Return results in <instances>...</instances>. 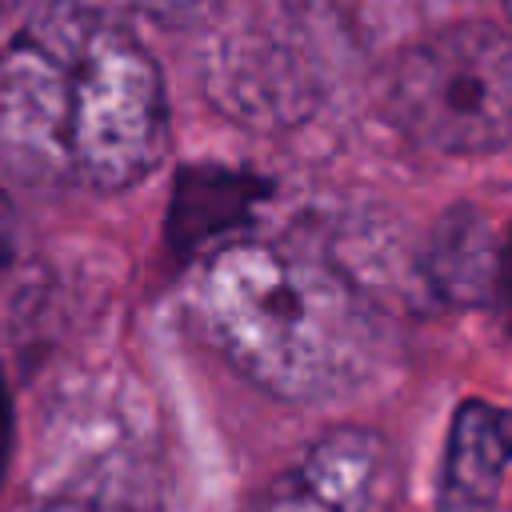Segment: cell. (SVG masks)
I'll list each match as a JSON object with an SVG mask.
<instances>
[{
    "label": "cell",
    "mask_w": 512,
    "mask_h": 512,
    "mask_svg": "<svg viewBox=\"0 0 512 512\" xmlns=\"http://www.w3.org/2000/svg\"><path fill=\"white\" fill-rule=\"evenodd\" d=\"M164 152V76L120 24L52 4L0 52V168L20 184L124 192Z\"/></svg>",
    "instance_id": "obj_1"
},
{
    "label": "cell",
    "mask_w": 512,
    "mask_h": 512,
    "mask_svg": "<svg viewBox=\"0 0 512 512\" xmlns=\"http://www.w3.org/2000/svg\"><path fill=\"white\" fill-rule=\"evenodd\" d=\"M140 12H148L152 20H164V24H188V20H200L208 16L220 0H132Z\"/></svg>",
    "instance_id": "obj_10"
},
{
    "label": "cell",
    "mask_w": 512,
    "mask_h": 512,
    "mask_svg": "<svg viewBox=\"0 0 512 512\" xmlns=\"http://www.w3.org/2000/svg\"><path fill=\"white\" fill-rule=\"evenodd\" d=\"M504 8H508V20H512V0H504Z\"/></svg>",
    "instance_id": "obj_12"
},
{
    "label": "cell",
    "mask_w": 512,
    "mask_h": 512,
    "mask_svg": "<svg viewBox=\"0 0 512 512\" xmlns=\"http://www.w3.org/2000/svg\"><path fill=\"white\" fill-rule=\"evenodd\" d=\"M156 472L160 432L132 376L84 372L56 388L36 432V496L148 512L156 504Z\"/></svg>",
    "instance_id": "obj_3"
},
{
    "label": "cell",
    "mask_w": 512,
    "mask_h": 512,
    "mask_svg": "<svg viewBox=\"0 0 512 512\" xmlns=\"http://www.w3.org/2000/svg\"><path fill=\"white\" fill-rule=\"evenodd\" d=\"M184 304L248 384L288 404L352 400L388 360L372 296L332 260L284 244L216 248L192 272Z\"/></svg>",
    "instance_id": "obj_2"
},
{
    "label": "cell",
    "mask_w": 512,
    "mask_h": 512,
    "mask_svg": "<svg viewBox=\"0 0 512 512\" xmlns=\"http://www.w3.org/2000/svg\"><path fill=\"white\" fill-rule=\"evenodd\" d=\"M400 460L384 432L336 424L280 468L248 512H392Z\"/></svg>",
    "instance_id": "obj_5"
},
{
    "label": "cell",
    "mask_w": 512,
    "mask_h": 512,
    "mask_svg": "<svg viewBox=\"0 0 512 512\" xmlns=\"http://www.w3.org/2000/svg\"><path fill=\"white\" fill-rule=\"evenodd\" d=\"M388 116L420 148L484 156L512 144V36L452 24L416 40L392 68Z\"/></svg>",
    "instance_id": "obj_4"
},
{
    "label": "cell",
    "mask_w": 512,
    "mask_h": 512,
    "mask_svg": "<svg viewBox=\"0 0 512 512\" xmlns=\"http://www.w3.org/2000/svg\"><path fill=\"white\" fill-rule=\"evenodd\" d=\"M508 468L512 408L480 396L456 404L436 472V512H500Z\"/></svg>",
    "instance_id": "obj_6"
},
{
    "label": "cell",
    "mask_w": 512,
    "mask_h": 512,
    "mask_svg": "<svg viewBox=\"0 0 512 512\" xmlns=\"http://www.w3.org/2000/svg\"><path fill=\"white\" fill-rule=\"evenodd\" d=\"M504 248L488 224V216L472 204L448 208L420 252V276L428 292L452 308H476L500 288Z\"/></svg>",
    "instance_id": "obj_7"
},
{
    "label": "cell",
    "mask_w": 512,
    "mask_h": 512,
    "mask_svg": "<svg viewBox=\"0 0 512 512\" xmlns=\"http://www.w3.org/2000/svg\"><path fill=\"white\" fill-rule=\"evenodd\" d=\"M208 92L228 116L244 124H284L308 104L304 76L292 68V60L280 48L256 40L220 44L208 68Z\"/></svg>",
    "instance_id": "obj_8"
},
{
    "label": "cell",
    "mask_w": 512,
    "mask_h": 512,
    "mask_svg": "<svg viewBox=\"0 0 512 512\" xmlns=\"http://www.w3.org/2000/svg\"><path fill=\"white\" fill-rule=\"evenodd\" d=\"M268 196V184L240 168L220 164H196L180 168L172 184L168 204V248L172 252H196L236 224L252 216V208Z\"/></svg>",
    "instance_id": "obj_9"
},
{
    "label": "cell",
    "mask_w": 512,
    "mask_h": 512,
    "mask_svg": "<svg viewBox=\"0 0 512 512\" xmlns=\"http://www.w3.org/2000/svg\"><path fill=\"white\" fill-rule=\"evenodd\" d=\"M28 512H108V508H96V504H84V500H60V496H36Z\"/></svg>",
    "instance_id": "obj_11"
}]
</instances>
